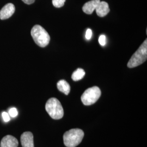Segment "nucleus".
<instances>
[{
	"label": "nucleus",
	"instance_id": "1",
	"mask_svg": "<svg viewBox=\"0 0 147 147\" xmlns=\"http://www.w3.org/2000/svg\"><path fill=\"white\" fill-rule=\"evenodd\" d=\"M84 132L80 129H73L65 132L63 135V141L67 147L78 146L82 141Z\"/></svg>",
	"mask_w": 147,
	"mask_h": 147
},
{
	"label": "nucleus",
	"instance_id": "2",
	"mask_svg": "<svg viewBox=\"0 0 147 147\" xmlns=\"http://www.w3.org/2000/svg\"><path fill=\"white\" fill-rule=\"evenodd\" d=\"M147 40L146 39L132 56L127 65L129 68H135L144 63L147 61Z\"/></svg>",
	"mask_w": 147,
	"mask_h": 147
},
{
	"label": "nucleus",
	"instance_id": "3",
	"mask_svg": "<svg viewBox=\"0 0 147 147\" xmlns=\"http://www.w3.org/2000/svg\"><path fill=\"white\" fill-rule=\"evenodd\" d=\"M32 37L34 42L40 47H47L50 40V37L47 32L42 27L36 25L32 28Z\"/></svg>",
	"mask_w": 147,
	"mask_h": 147
},
{
	"label": "nucleus",
	"instance_id": "4",
	"mask_svg": "<svg viewBox=\"0 0 147 147\" xmlns=\"http://www.w3.org/2000/svg\"><path fill=\"white\" fill-rule=\"evenodd\" d=\"M45 109L49 116L53 119H60L64 115L63 107L59 101L55 98H51L47 100Z\"/></svg>",
	"mask_w": 147,
	"mask_h": 147
},
{
	"label": "nucleus",
	"instance_id": "5",
	"mask_svg": "<svg viewBox=\"0 0 147 147\" xmlns=\"http://www.w3.org/2000/svg\"><path fill=\"white\" fill-rule=\"evenodd\" d=\"M101 90L98 87L94 86L85 90L81 96V101L84 105L89 106L95 103L101 96Z\"/></svg>",
	"mask_w": 147,
	"mask_h": 147
},
{
	"label": "nucleus",
	"instance_id": "6",
	"mask_svg": "<svg viewBox=\"0 0 147 147\" xmlns=\"http://www.w3.org/2000/svg\"><path fill=\"white\" fill-rule=\"evenodd\" d=\"M16 11L15 6L12 3L5 5L0 11V19L5 20L11 17Z\"/></svg>",
	"mask_w": 147,
	"mask_h": 147
},
{
	"label": "nucleus",
	"instance_id": "7",
	"mask_svg": "<svg viewBox=\"0 0 147 147\" xmlns=\"http://www.w3.org/2000/svg\"><path fill=\"white\" fill-rule=\"evenodd\" d=\"M21 145L22 147H34L33 135L31 132H25L21 136Z\"/></svg>",
	"mask_w": 147,
	"mask_h": 147
},
{
	"label": "nucleus",
	"instance_id": "8",
	"mask_svg": "<svg viewBox=\"0 0 147 147\" xmlns=\"http://www.w3.org/2000/svg\"><path fill=\"white\" fill-rule=\"evenodd\" d=\"M18 140L11 135L4 137L1 142V147H18Z\"/></svg>",
	"mask_w": 147,
	"mask_h": 147
},
{
	"label": "nucleus",
	"instance_id": "9",
	"mask_svg": "<svg viewBox=\"0 0 147 147\" xmlns=\"http://www.w3.org/2000/svg\"><path fill=\"white\" fill-rule=\"evenodd\" d=\"M95 11L97 15L100 17H104L110 11L109 4L105 1H100Z\"/></svg>",
	"mask_w": 147,
	"mask_h": 147
},
{
	"label": "nucleus",
	"instance_id": "10",
	"mask_svg": "<svg viewBox=\"0 0 147 147\" xmlns=\"http://www.w3.org/2000/svg\"><path fill=\"white\" fill-rule=\"evenodd\" d=\"M100 0H92L86 2L84 4L82 10L84 12L87 14H91L95 10L97 5L100 2Z\"/></svg>",
	"mask_w": 147,
	"mask_h": 147
},
{
	"label": "nucleus",
	"instance_id": "11",
	"mask_svg": "<svg viewBox=\"0 0 147 147\" xmlns=\"http://www.w3.org/2000/svg\"><path fill=\"white\" fill-rule=\"evenodd\" d=\"M58 90L64 93L65 95H68L70 91V86L68 83L64 80L59 81L57 84Z\"/></svg>",
	"mask_w": 147,
	"mask_h": 147
},
{
	"label": "nucleus",
	"instance_id": "12",
	"mask_svg": "<svg viewBox=\"0 0 147 147\" xmlns=\"http://www.w3.org/2000/svg\"><path fill=\"white\" fill-rule=\"evenodd\" d=\"M85 75V71L84 69L78 68L72 74L71 78L75 81H78L84 78Z\"/></svg>",
	"mask_w": 147,
	"mask_h": 147
},
{
	"label": "nucleus",
	"instance_id": "13",
	"mask_svg": "<svg viewBox=\"0 0 147 147\" xmlns=\"http://www.w3.org/2000/svg\"><path fill=\"white\" fill-rule=\"evenodd\" d=\"M65 0H53V5L56 8H61L63 7Z\"/></svg>",
	"mask_w": 147,
	"mask_h": 147
},
{
	"label": "nucleus",
	"instance_id": "14",
	"mask_svg": "<svg viewBox=\"0 0 147 147\" xmlns=\"http://www.w3.org/2000/svg\"><path fill=\"white\" fill-rule=\"evenodd\" d=\"M8 114L10 117H11L13 118H15L18 115V111L15 107H12L9 109V112H8Z\"/></svg>",
	"mask_w": 147,
	"mask_h": 147
},
{
	"label": "nucleus",
	"instance_id": "15",
	"mask_svg": "<svg viewBox=\"0 0 147 147\" xmlns=\"http://www.w3.org/2000/svg\"><path fill=\"white\" fill-rule=\"evenodd\" d=\"M106 36L105 35L100 36L99 38V42L101 46H105L106 45Z\"/></svg>",
	"mask_w": 147,
	"mask_h": 147
},
{
	"label": "nucleus",
	"instance_id": "16",
	"mask_svg": "<svg viewBox=\"0 0 147 147\" xmlns=\"http://www.w3.org/2000/svg\"><path fill=\"white\" fill-rule=\"evenodd\" d=\"M2 116L3 121H5V122H8L9 121H10V116L7 112H3L2 113Z\"/></svg>",
	"mask_w": 147,
	"mask_h": 147
},
{
	"label": "nucleus",
	"instance_id": "17",
	"mask_svg": "<svg viewBox=\"0 0 147 147\" xmlns=\"http://www.w3.org/2000/svg\"><path fill=\"white\" fill-rule=\"evenodd\" d=\"M92 31L90 29H87V31H86V38L87 40H89L90 39V38H92Z\"/></svg>",
	"mask_w": 147,
	"mask_h": 147
},
{
	"label": "nucleus",
	"instance_id": "18",
	"mask_svg": "<svg viewBox=\"0 0 147 147\" xmlns=\"http://www.w3.org/2000/svg\"><path fill=\"white\" fill-rule=\"evenodd\" d=\"M22 1L27 5H31L35 1V0H22Z\"/></svg>",
	"mask_w": 147,
	"mask_h": 147
}]
</instances>
